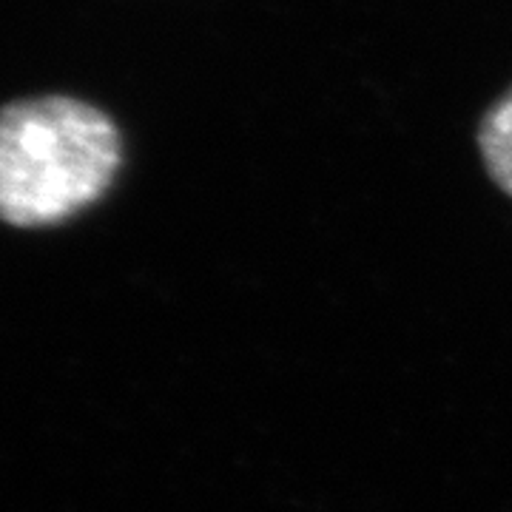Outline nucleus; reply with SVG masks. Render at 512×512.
<instances>
[{"label":"nucleus","mask_w":512,"mask_h":512,"mask_svg":"<svg viewBox=\"0 0 512 512\" xmlns=\"http://www.w3.org/2000/svg\"><path fill=\"white\" fill-rule=\"evenodd\" d=\"M120 168L109 117L72 97H35L0 109V220L43 228L97 202Z\"/></svg>","instance_id":"f257e3e1"},{"label":"nucleus","mask_w":512,"mask_h":512,"mask_svg":"<svg viewBox=\"0 0 512 512\" xmlns=\"http://www.w3.org/2000/svg\"><path fill=\"white\" fill-rule=\"evenodd\" d=\"M478 148L495 185L512 197V89L481 120Z\"/></svg>","instance_id":"f03ea898"}]
</instances>
